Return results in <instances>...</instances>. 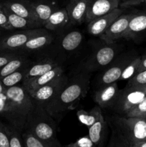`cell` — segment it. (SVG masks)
<instances>
[{
  "label": "cell",
  "mask_w": 146,
  "mask_h": 147,
  "mask_svg": "<svg viewBox=\"0 0 146 147\" xmlns=\"http://www.w3.org/2000/svg\"><path fill=\"white\" fill-rule=\"evenodd\" d=\"M119 51L115 42L106 44L99 47L82 63L80 71L91 73L107 67L117 57Z\"/></svg>",
  "instance_id": "cell-5"
},
{
  "label": "cell",
  "mask_w": 146,
  "mask_h": 147,
  "mask_svg": "<svg viewBox=\"0 0 146 147\" xmlns=\"http://www.w3.org/2000/svg\"><path fill=\"white\" fill-rule=\"evenodd\" d=\"M5 90H6V88L4 87V86H3L2 83H1V80H0V93L4 92V91H5Z\"/></svg>",
  "instance_id": "cell-41"
},
{
  "label": "cell",
  "mask_w": 146,
  "mask_h": 147,
  "mask_svg": "<svg viewBox=\"0 0 146 147\" xmlns=\"http://www.w3.org/2000/svg\"><path fill=\"white\" fill-rule=\"evenodd\" d=\"M145 121H146V116H145Z\"/></svg>",
  "instance_id": "cell-45"
},
{
  "label": "cell",
  "mask_w": 146,
  "mask_h": 147,
  "mask_svg": "<svg viewBox=\"0 0 146 147\" xmlns=\"http://www.w3.org/2000/svg\"><path fill=\"white\" fill-rule=\"evenodd\" d=\"M0 147H9V142L5 124L0 121Z\"/></svg>",
  "instance_id": "cell-36"
},
{
  "label": "cell",
  "mask_w": 146,
  "mask_h": 147,
  "mask_svg": "<svg viewBox=\"0 0 146 147\" xmlns=\"http://www.w3.org/2000/svg\"><path fill=\"white\" fill-rule=\"evenodd\" d=\"M0 29L4 30H11L7 14H5L4 11L0 13Z\"/></svg>",
  "instance_id": "cell-37"
},
{
  "label": "cell",
  "mask_w": 146,
  "mask_h": 147,
  "mask_svg": "<svg viewBox=\"0 0 146 147\" xmlns=\"http://www.w3.org/2000/svg\"><path fill=\"white\" fill-rule=\"evenodd\" d=\"M130 147H146V141L145 142H141V143L133 145V146H129Z\"/></svg>",
  "instance_id": "cell-40"
},
{
  "label": "cell",
  "mask_w": 146,
  "mask_h": 147,
  "mask_svg": "<svg viewBox=\"0 0 146 147\" xmlns=\"http://www.w3.org/2000/svg\"><path fill=\"white\" fill-rule=\"evenodd\" d=\"M145 70H146V55L143 56L140 59V65H139L138 70H137V73H140Z\"/></svg>",
  "instance_id": "cell-39"
},
{
  "label": "cell",
  "mask_w": 146,
  "mask_h": 147,
  "mask_svg": "<svg viewBox=\"0 0 146 147\" xmlns=\"http://www.w3.org/2000/svg\"><path fill=\"white\" fill-rule=\"evenodd\" d=\"M102 109L99 106H94L90 111L84 110H79L77 112V116L80 123L90 127L94 124L102 116Z\"/></svg>",
  "instance_id": "cell-27"
},
{
  "label": "cell",
  "mask_w": 146,
  "mask_h": 147,
  "mask_svg": "<svg viewBox=\"0 0 146 147\" xmlns=\"http://www.w3.org/2000/svg\"><path fill=\"white\" fill-rule=\"evenodd\" d=\"M24 147H65L60 143L58 139L48 142H42L31 134L29 131L24 130L21 133Z\"/></svg>",
  "instance_id": "cell-25"
},
{
  "label": "cell",
  "mask_w": 146,
  "mask_h": 147,
  "mask_svg": "<svg viewBox=\"0 0 146 147\" xmlns=\"http://www.w3.org/2000/svg\"><path fill=\"white\" fill-rule=\"evenodd\" d=\"M136 56L132 53H127L117 56L97 78L99 88L119 80L127 65Z\"/></svg>",
  "instance_id": "cell-9"
},
{
  "label": "cell",
  "mask_w": 146,
  "mask_h": 147,
  "mask_svg": "<svg viewBox=\"0 0 146 147\" xmlns=\"http://www.w3.org/2000/svg\"><path fill=\"white\" fill-rule=\"evenodd\" d=\"M125 116L133 118H143V119H145L146 116V96L138 104L136 105Z\"/></svg>",
  "instance_id": "cell-31"
},
{
  "label": "cell",
  "mask_w": 146,
  "mask_h": 147,
  "mask_svg": "<svg viewBox=\"0 0 146 147\" xmlns=\"http://www.w3.org/2000/svg\"><path fill=\"white\" fill-rule=\"evenodd\" d=\"M89 4L90 0H69L66 9L70 24L77 25L84 21Z\"/></svg>",
  "instance_id": "cell-14"
},
{
  "label": "cell",
  "mask_w": 146,
  "mask_h": 147,
  "mask_svg": "<svg viewBox=\"0 0 146 147\" xmlns=\"http://www.w3.org/2000/svg\"><path fill=\"white\" fill-rule=\"evenodd\" d=\"M88 130L89 137L95 147H104L107 139V123L103 115Z\"/></svg>",
  "instance_id": "cell-18"
},
{
  "label": "cell",
  "mask_w": 146,
  "mask_h": 147,
  "mask_svg": "<svg viewBox=\"0 0 146 147\" xmlns=\"http://www.w3.org/2000/svg\"><path fill=\"white\" fill-rule=\"evenodd\" d=\"M31 6L37 17V22L42 27H44L50 15L56 10L54 6L45 2L31 1Z\"/></svg>",
  "instance_id": "cell-24"
},
{
  "label": "cell",
  "mask_w": 146,
  "mask_h": 147,
  "mask_svg": "<svg viewBox=\"0 0 146 147\" xmlns=\"http://www.w3.org/2000/svg\"><path fill=\"white\" fill-rule=\"evenodd\" d=\"M133 16V14H122L112 23L107 30L100 36V38L106 44H113L119 39L123 38Z\"/></svg>",
  "instance_id": "cell-10"
},
{
  "label": "cell",
  "mask_w": 146,
  "mask_h": 147,
  "mask_svg": "<svg viewBox=\"0 0 146 147\" xmlns=\"http://www.w3.org/2000/svg\"><path fill=\"white\" fill-rule=\"evenodd\" d=\"M46 29L37 28L20 30L4 35L0 39V53H19L27 41L33 36L42 32Z\"/></svg>",
  "instance_id": "cell-7"
},
{
  "label": "cell",
  "mask_w": 146,
  "mask_h": 147,
  "mask_svg": "<svg viewBox=\"0 0 146 147\" xmlns=\"http://www.w3.org/2000/svg\"><path fill=\"white\" fill-rule=\"evenodd\" d=\"M31 64L27 65L19 69L17 71L1 78L0 80H1L4 87L5 88H8L13 87V86H17L19 84H21L24 78H25L26 74H27L29 66Z\"/></svg>",
  "instance_id": "cell-28"
},
{
  "label": "cell",
  "mask_w": 146,
  "mask_h": 147,
  "mask_svg": "<svg viewBox=\"0 0 146 147\" xmlns=\"http://www.w3.org/2000/svg\"><path fill=\"white\" fill-rule=\"evenodd\" d=\"M110 126L112 131L128 146L146 141V121L143 118L113 116Z\"/></svg>",
  "instance_id": "cell-4"
},
{
  "label": "cell",
  "mask_w": 146,
  "mask_h": 147,
  "mask_svg": "<svg viewBox=\"0 0 146 147\" xmlns=\"http://www.w3.org/2000/svg\"><path fill=\"white\" fill-rule=\"evenodd\" d=\"M5 128L8 134L9 147H24L21 132L10 124H5Z\"/></svg>",
  "instance_id": "cell-29"
},
{
  "label": "cell",
  "mask_w": 146,
  "mask_h": 147,
  "mask_svg": "<svg viewBox=\"0 0 146 147\" xmlns=\"http://www.w3.org/2000/svg\"><path fill=\"white\" fill-rule=\"evenodd\" d=\"M4 30H2V29H0V39L3 37V32H4Z\"/></svg>",
  "instance_id": "cell-43"
},
{
  "label": "cell",
  "mask_w": 146,
  "mask_h": 147,
  "mask_svg": "<svg viewBox=\"0 0 146 147\" xmlns=\"http://www.w3.org/2000/svg\"><path fill=\"white\" fill-rule=\"evenodd\" d=\"M128 86H145L146 85V70L137 73L127 82Z\"/></svg>",
  "instance_id": "cell-32"
},
{
  "label": "cell",
  "mask_w": 146,
  "mask_h": 147,
  "mask_svg": "<svg viewBox=\"0 0 146 147\" xmlns=\"http://www.w3.org/2000/svg\"><path fill=\"white\" fill-rule=\"evenodd\" d=\"M5 93L8 98L5 119L11 126L20 132L25 130L26 121L34 105L26 88L22 84L6 88Z\"/></svg>",
  "instance_id": "cell-2"
},
{
  "label": "cell",
  "mask_w": 146,
  "mask_h": 147,
  "mask_svg": "<svg viewBox=\"0 0 146 147\" xmlns=\"http://www.w3.org/2000/svg\"><path fill=\"white\" fill-rule=\"evenodd\" d=\"M140 57H135L125 67L119 80H129L137 73L140 63Z\"/></svg>",
  "instance_id": "cell-30"
},
{
  "label": "cell",
  "mask_w": 146,
  "mask_h": 147,
  "mask_svg": "<svg viewBox=\"0 0 146 147\" xmlns=\"http://www.w3.org/2000/svg\"><path fill=\"white\" fill-rule=\"evenodd\" d=\"M15 1V0H0V1Z\"/></svg>",
  "instance_id": "cell-44"
},
{
  "label": "cell",
  "mask_w": 146,
  "mask_h": 147,
  "mask_svg": "<svg viewBox=\"0 0 146 147\" xmlns=\"http://www.w3.org/2000/svg\"><path fill=\"white\" fill-rule=\"evenodd\" d=\"M65 147H95L89 136H84L80 138L74 142L64 146Z\"/></svg>",
  "instance_id": "cell-33"
},
{
  "label": "cell",
  "mask_w": 146,
  "mask_h": 147,
  "mask_svg": "<svg viewBox=\"0 0 146 147\" xmlns=\"http://www.w3.org/2000/svg\"><path fill=\"white\" fill-rule=\"evenodd\" d=\"M145 32H146V11L133 14L123 38L135 39Z\"/></svg>",
  "instance_id": "cell-20"
},
{
  "label": "cell",
  "mask_w": 146,
  "mask_h": 147,
  "mask_svg": "<svg viewBox=\"0 0 146 147\" xmlns=\"http://www.w3.org/2000/svg\"><path fill=\"white\" fill-rule=\"evenodd\" d=\"M145 4H146V1H145Z\"/></svg>",
  "instance_id": "cell-46"
},
{
  "label": "cell",
  "mask_w": 146,
  "mask_h": 147,
  "mask_svg": "<svg viewBox=\"0 0 146 147\" xmlns=\"http://www.w3.org/2000/svg\"><path fill=\"white\" fill-rule=\"evenodd\" d=\"M146 96V85L128 86L120 90L113 109L120 115L125 116Z\"/></svg>",
  "instance_id": "cell-6"
},
{
  "label": "cell",
  "mask_w": 146,
  "mask_h": 147,
  "mask_svg": "<svg viewBox=\"0 0 146 147\" xmlns=\"http://www.w3.org/2000/svg\"><path fill=\"white\" fill-rule=\"evenodd\" d=\"M4 9L8 11L31 21L37 22V17L31 6L29 0H15L1 1ZM39 23V22H38ZM40 24V23H39Z\"/></svg>",
  "instance_id": "cell-16"
},
{
  "label": "cell",
  "mask_w": 146,
  "mask_h": 147,
  "mask_svg": "<svg viewBox=\"0 0 146 147\" xmlns=\"http://www.w3.org/2000/svg\"><path fill=\"white\" fill-rule=\"evenodd\" d=\"M60 64L58 62L52 58H44L35 63L32 62L31 64L29 66L27 74L21 84L24 86H26L33 79L42 76L46 72L57 67Z\"/></svg>",
  "instance_id": "cell-15"
},
{
  "label": "cell",
  "mask_w": 146,
  "mask_h": 147,
  "mask_svg": "<svg viewBox=\"0 0 146 147\" xmlns=\"http://www.w3.org/2000/svg\"><path fill=\"white\" fill-rule=\"evenodd\" d=\"M90 84V73L80 71L69 78L67 84L45 109L56 122H60L67 111L75 109L80 100L85 97Z\"/></svg>",
  "instance_id": "cell-1"
},
{
  "label": "cell",
  "mask_w": 146,
  "mask_h": 147,
  "mask_svg": "<svg viewBox=\"0 0 146 147\" xmlns=\"http://www.w3.org/2000/svg\"><path fill=\"white\" fill-rule=\"evenodd\" d=\"M64 67L60 65H59L57 67L46 72L45 73L42 74V76L33 79L28 84L24 86V87L26 88V89H27L29 93H31V92L37 90L39 88L50 83V82L58 78L61 75L64 74Z\"/></svg>",
  "instance_id": "cell-19"
},
{
  "label": "cell",
  "mask_w": 146,
  "mask_h": 147,
  "mask_svg": "<svg viewBox=\"0 0 146 147\" xmlns=\"http://www.w3.org/2000/svg\"><path fill=\"white\" fill-rule=\"evenodd\" d=\"M21 55H23V53H7V52L0 53V68H1L6 64H7L11 60L19 57Z\"/></svg>",
  "instance_id": "cell-34"
},
{
  "label": "cell",
  "mask_w": 146,
  "mask_h": 147,
  "mask_svg": "<svg viewBox=\"0 0 146 147\" xmlns=\"http://www.w3.org/2000/svg\"><path fill=\"white\" fill-rule=\"evenodd\" d=\"M107 147H130L126 143H125L119 136L112 131V135Z\"/></svg>",
  "instance_id": "cell-35"
},
{
  "label": "cell",
  "mask_w": 146,
  "mask_h": 147,
  "mask_svg": "<svg viewBox=\"0 0 146 147\" xmlns=\"http://www.w3.org/2000/svg\"><path fill=\"white\" fill-rule=\"evenodd\" d=\"M25 130L42 142L57 139L56 121L50 116L45 108L34 102L25 125Z\"/></svg>",
  "instance_id": "cell-3"
},
{
  "label": "cell",
  "mask_w": 146,
  "mask_h": 147,
  "mask_svg": "<svg viewBox=\"0 0 146 147\" xmlns=\"http://www.w3.org/2000/svg\"><path fill=\"white\" fill-rule=\"evenodd\" d=\"M120 89L116 82L99 88L94 95V100L101 109L113 108L118 96Z\"/></svg>",
  "instance_id": "cell-13"
},
{
  "label": "cell",
  "mask_w": 146,
  "mask_h": 147,
  "mask_svg": "<svg viewBox=\"0 0 146 147\" xmlns=\"http://www.w3.org/2000/svg\"><path fill=\"white\" fill-rule=\"evenodd\" d=\"M120 0H90L84 22L87 23L118 8Z\"/></svg>",
  "instance_id": "cell-12"
},
{
  "label": "cell",
  "mask_w": 146,
  "mask_h": 147,
  "mask_svg": "<svg viewBox=\"0 0 146 147\" xmlns=\"http://www.w3.org/2000/svg\"><path fill=\"white\" fill-rule=\"evenodd\" d=\"M123 10L117 8L110 12L97 17L88 22L87 32L93 36H100L107 30L112 23L121 14Z\"/></svg>",
  "instance_id": "cell-11"
},
{
  "label": "cell",
  "mask_w": 146,
  "mask_h": 147,
  "mask_svg": "<svg viewBox=\"0 0 146 147\" xmlns=\"http://www.w3.org/2000/svg\"><path fill=\"white\" fill-rule=\"evenodd\" d=\"M31 63L32 62L27 59L24 54L21 55V56L17 57V58L13 59L5 65L3 66L1 68H0V80L5 76L17 71L19 69L27 65L31 64Z\"/></svg>",
  "instance_id": "cell-26"
},
{
  "label": "cell",
  "mask_w": 146,
  "mask_h": 147,
  "mask_svg": "<svg viewBox=\"0 0 146 147\" xmlns=\"http://www.w3.org/2000/svg\"><path fill=\"white\" fill-rule=\"evenodd\" d=\"M3 11H4V7H3L1 1H0V13L2 12Z\"/></svg>",
  "instance_id": "cell-42"
},
{
  "label": "cell",
  "mask_w": 146,
  "mask_h": 147,
  "mask_svg": "<svg viewBox=\"0 0 146 147\" xmlns=\"http://www.w3.org/2000/svg\"><path fill=\"white\" fill-rule=\"evenodd\" d=\"M69 16L66 8L56 9L50 15L47 21L46 22L44 27L47 30H60L69 24Z\"/></svg>",
  "instance_id": "cell-23"
},
{
  "label": "cell",
  "mask_w": 146,
  "mask_h": 147,
  "mask_svg": "<svg viewBox=\"0 0 146 147\" xmlns=\"http://www.w3.org/2000/svg\"><path fill=\"white\" fill-rule=\"evenodd\" d=\"M4 11L5 14H7L11 30H31V29L42 28V27L40 25V24H39L37 22L31 21V20H29L27 19L23 18V17H19V16L8 11V10L4 8Z\"/></svg>",
  "instance_id": "cell-21"
},
{
  "label": "cell",
  "mask_w": 146,
  "mask_h": 147,
  "mask_svg": "<svg viewBox=\"0 0 146 147\" xmlns=\"http://www.w3.org/2000/svg\"><path fill=\"white\" fill-rule=\"evenodd\" d=\"M123 1L122 7H127L133 5H137L141 3H145L146 0H121Z\"/></svg>",
  "instance_id": "cell-38"
},
{
  "label": "cell",
  "mask_w": 146,
  "mask_h": 147,
  "mask_svg": "<svg viewBox=\"0 0 146 147\" xmlns=\"http://www.w3.org/2000/svg\"><path fill=\"white\" fill-rule=\"evenodd\" d=\"M69 78L64 74L61 75L50 83L29 93L34 102L45 108L67 84Z\"/></svg>",
  "instance_id": "cell-8"
},
{
  "label": "cell",
  "mask_w": 146,
  "mask_h": 147,
  "mask_svg": "<svg viewBox=\"0 0 146 147\" xmlns=\"http://www.w3.org/2000/svg\"><path fill=\"white\" fill-rule=\"evenodd\" d=\"M54 36L44 30L42 32L31 37L20 50V53H35L50 45L54 40Z\"/></svg>",
  "instance_id": "cell-17"
},
{
  "label": "cell",
  "mask_w": 146,
  "mask_h": 147,
  "mask_svg": "<svg viewBox=\"0 0 146 147\" xmlns=\"http://www.w3.org/2000/svg\"><path fill=\"white\" fill-rule=\"evenodd\" d=\"M82 40V33L77 30H73L62 37L60 41V47L66 53H72L80 47Z\"/></svg>",
  "instance_id": "cell-22"
}]
</instances>
